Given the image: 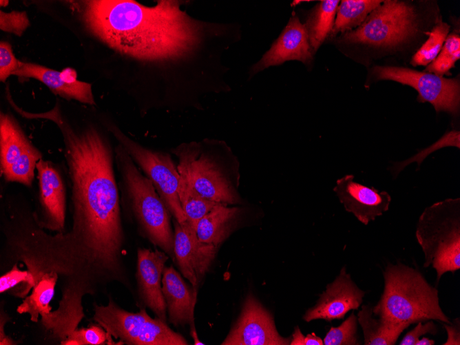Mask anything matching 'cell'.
Returning <instances> with one entry per match:
<instances>
[{"mask_svg":"<svg viewBox=\"0 0 460 345\" xmlns=\"http://www.w3.org/2000/svg\"><path fill=\"white\" fill-rule=\"evenodd\" d=\"M34 118L60 130L72 185L73 223L67 233L49 235L52 247L92 283L121 278L124 242L114 155L105 135L90 124L74 128L56 103Z\"/></svg>","mask_w":460,"mask_h":345,"instance_id":"1","label":"cell"},{"mask_svg":"<svg viewBox=\"0 0 460 345\" xmlns=\"http://www.w3.org/2000/svg\"><path fill=\"white\" fill-rule=\"evenodd\" d=\"M87 29L109 48L141 60L182 55L198 42L200 27L176 1L145 6L131 0L76 3Z\"/></svg>","mask_w":460,"mask_h":345,"instance_id":"2","label":"cell"},{"mask_svg":"<svg viewBox=\"0 0 460 345\" xmlns=\"http://www.w3.org/2000/svg\"><path fill=\"white\" fill-rule=\"evenodd\" d=\"M171 151L178 158L180 176L200 196L227 205L242 203L237 190L238 163L224 143L209 140L190 142Z\"/></svg>","mask_w":460,"mask_h":345,"instance_id":"3","label":"cell"},{"mask_svg":"<svg viewBox=\"0 0 460 345\" xmlns=\"http://www.w3.org/2000/svg\"><path fill=\"white\" fill-rule=\"evenodd\" d=\"M384 279L383 293L372 306L373 315L396 324L410 326L427 320L451 324L439 305L438 290L418 269L399 262L390 264L384 271Z\"/></svg>","mask_w":460,"mask_h":345,"instance_id":"4","label":"cell"},{"mask_svg":"<svg viewBox=\"0 0 460 345\" xmlns=\"http://www.w3.org/2000/svg\"><path fill=\"white\" fill-rule=\"evenodd\" d=\"M114 162L123 193L140 231L153 244L175 258L169 211L154 185L120 144L114 150Z\"/></svg>","mask_w":460,"mask_h":345,"instance_id":"5","label":"cell"},{"mask_svg":"<svg viewBox=\"0 0 460 345\" xmlns=\"http://www.w3.org/2000/svg\"><path fill=\"white\" fill-rule=\"evenodd\" d=\"M415 236L424 254V266L436 270L437 281L460 268V198H447L425 208Z\"/></svg>","mask_w":460,"mask_h":345,"instance_id":"6","label":"cell"},{"mask_svg":"<svg viewBox=\"0 0 460 345\" xmlns=\"http://www.w3.org/2000/svg\"><path fill=\"white\" fill-rule=\"evenodd\" d=\"M93 320L108 335L133 345H187L180 334L172 331L158 317L152 318L141 309L138 313L127 311L112 300L106 306H94Z\"/></svg>","mask_w":460,"mask_h":345,"instance_id":"7","label":"cell"},{"mask_svg":"<svg viewBox=\"0 0 460 345\" xmlns=\"http://www.w3.org/2000/svg\"><path fill=\"white\" fill-rule=\"evenodd\" d=\"M418 25L417 16L411 5L397 0L383 1L359 27L342 34L339 40L392 48L414 36Z\"/></svg>","mask_w":460,"mask_h":345,"instance_id":"8","label":"cell"},{"mask_svg":"<svg viewBox=\"0 0 460 345\" xmlns=\"http://www.w3.org/2000/svg\"><path fill=\"white\" fill-rule=\"evenodd\" d=\"M105 126L127 152L140 170L154 185L170 214L180 224L187 222L178 198L180 174L171 155L146 148L107 121Z\"/></svg>","mask_w":460,"mask_h":345,"instance_id":"9","label":"cell"},{"mask_svg":"<svg viewBox=\"0 0 460 345\" xmlns=\"http://www.w3.org/2000/svg\"><path fill=\"white\" fill-rule=\"evenodd\" d=\"M41 152L28 139L19 122L10 114H0V169L6 182L32 185Z\"/></svg>","mask_w":460,"mask_h":345,"instance_id":"10","label":"cell"},{"mask_svg":"<svg viewBox=\"0 0 460 345\" xmlns=\"http://www.w3.org/2000/svg\"><path fill=\"white\" fill-rule=\"evenodd\" d=\"M373 73L377 79L394 81L412 87L419 93L418 101L430 103L437 112L445 111L456 114L459 112L460 86L457 79L393 66H375Z\"/></svg>","mask_w":460,"mask_h":345,"instance_id":"11","label":"cell"},{"mask_svg":"<svg viewBox=\"0 0 460 345\" xmlns=\"http://www.w3.org/2000/svg\"><path fill=\"white\" fill-rule=\"evenodd\" d=\"M36 170L39 182V211L33 213L38 225L43 229L63 233L65 223L66 189L59 167L41 159Z\"/></svg>","mask_w":460,"mask_h":345,"instance_id":"12","label":"cell"},{"mask_svg":"<svg viewBox=\"0 0 460 345\" xmlns=\"http://www.w3.org/2000/svg\"><path fill=\"white\" fill-rule=\"evenodd\" d=\"M290 342L278 334L271 314L249 294L237 322L221 344L286 345Z\"/></svg>","mask_w":460,"mask_h":345,"instance_id":"13","label":"cell"},{"mask_svg":"<svg viewBox=\"0 0 460 345\" xmlns=\"http://www.w3.org/2000/svg\"><path fill=\"white\" fill-rule=\"evenodd\" d=\"M174 256L182 275L196 288L208 270L219 247L199 240L196 230L187 222H174Z\"/></svg>","mask_w":460,"mask_h":345,"instance_id":"14","label":"cell"},{"mask_svg":"<svg viewBox=\"0 0 460 345\" xmlns=\"http://www.w3.org/2000/svg\"><path fill=\"white\" fill-rule=\"evenodd\" d=\"M364 295L344 266L335 280L326 286L316 304L306 311L303 319L307 322L317 319H342L349 311L359 307Z\"/></svg>","mask_w":460,"mask_h":345,"instance_id":"15","label":"cell"},{"mask_svg":"<svg viewBox=\"0 0 460 345\" xmlns=\"http://www.w3.org/2000/svg\"><path fill=\"white\" fill-rule=\"evenodd\" d=\"M354 178L351 174L339 178L333 191L345 209L367 225L388 210L391 196L386 191H379L354 181Z\"/></svg>","mask_w":460,"mask_h":345,"instance_id":"16","label":"cell"},{"mask_svg":"<svg viewBox=\"0 0 460 345\" xmlns=\"http://www.w3.org/2000/svg\"><path fill=\"white\" fill-rule=\"evenodd\" d=\"M168 256L164 251L139 248L136 278L145 304L157 317L166 322L167 307L162 291V275Z\"/></svg>","mask_w":460,"mask_h":345,"instance_id":"17","label":"cell"},{"mask_svg":"<svg viewBox=\"0 0 460 345\" xmlns=\"http://www.w3.org/2000/svg\"><path fill=\"white\" fill-rule=\"evenodd\" d=\"M290 60H297L306 64L312 60L306 27L295 13L270 49L253 66L252 73Z\"/></svg>","mask_w":460,"mask_h":345,"instance_id":"18","label":"cell"},{"mask_svg":"<svg viewBox=\"0 0 460 345\" xmlns=\"http://www.w3.org/2000/svg\"><path fill=\"white\" fill-rule=\"evenodd\" d=\"M162 291L170 323L174 326L189 324L191 334L196 333L194 324L196 288H190L180 274L171 266L163 270Z\"/></svg>","mask_w":460,"mask_h":345,"instance_id":"19","label":"cell"},{"mask_svg":"<svg viewBox=\"0 0 460 345\" xmlns=\"http://www.w3.org/2000/svg\"><path fill=\"white\" fill-rule=\"evenodd\" d=\"M12 75L38 80L54 94L65 99L95 105L92 85L78 80L69 81L65 79L62 72L39 64L21 61L19 69Z\"/></svg>","mask_w":460,"mask_h":345,"instance_id":"20","label":"cell"},{"mask_svg":"<svg viewBox=\"0 0 460 345\" xmlns=\"http://www.w3.org/2000/svg\"><path fill=\"white\" fill-rule=\"evenodd\" d=\"M242 209L221 204L216 206L196 226L200 240L219 247L235 230L241 216Z\"/></svg>","mask_w":460,"mask_h":345,"instance_id":"21","label":"cell"},{"mask_svg":"<svg viewBox=\"0 0 460 345\" xmlns=\"http://www.w3.org/2000/svg\"><path fill=\"white\" fill-rule=\"evenodd\" d=\"M357 322L362 326L365 345H393L408 324H396L373 317L369 304L362 306L357 314Z\"/></svg>","mask_w":460,"mask_h":345,"instance_id":"22","label":"cell"},{"mask_svg":"<svg viewBox=\"0 0 460 345\" xmlns=\"http://www.w3.org/2000/svg\"><path fill=\"white\" fill-rule=\"evenodd\" d=\"M338 0H324L317 3L309 14L304 25L311 52H315L331 32Z\"/></svg>","mask_w":460,"mask_h":345,"instance_id":"23","label":"cell"},{"mask_svg":"<svg viewBox=\"0 0 460 345\" xmlns=\"http://www.w3.org/2000/svg\"><path fill=\"white\" fill-rule=\"evenodd\" d=\"M383 1L343 0L338 6L331 36L344 34L359 27Z\"/></svg>","mask_w":460,"mask_h":345,"instance_id":"24","label":"cell"},{"mask_svg":"<svg viewBox=\"0 0 460 345\" xmlns=\"http://www.w3.org/2000/svg\"><path fill=\"white\" fill-rule=\"evenodd\" d=\"M178 194L187 222L195 230L201 218L221 205L200 196L182 176L180 177Z\"/></svg>","mask_w":460,"mask_h":345,"instance_id":"25","label":"cell"},{"mask_svg":"<svg viewBox=\"0 0 460 345\" xmlns=\"http://www.w3.org/2000/svg\"><path fill=\"white\" fill-rule=\"evenodd\" d=\"M450 29L448 23L440 21L432 30L427 41L414 54L411 64L426 65L430 63L440 52Z\"/></svg>","mask_w":460,"mask_h":345,"instance_id":"26","label":"cell"},{"mask_svg":"<svg viewBox=\"0 0 460 345\" xmlns=\"http://www.w3.org/2000/svg\"><path fill=\"white\" fill-rule=\"evenodd\" d=\"M460 58V36L451 34L446 37L444 45L437 56L428 64L425 71L443 76L454 67Z\"/></svg>","mask_w":460,"mask_h":345,"instance_id":"27","label":"cell"},{"mask_svg":"<svg viewBox=\"0 0 460 345\" xmlns=\"http://www.w3.org/2000/svg\"><path fill=\"white\" fill-rule=\"evenodd\" d=\"M357 317L354 313L337 327H331L326 335L324 345L359 344L357 335Z\"/></svg>","mask_w":460,"mask_h":345,"instance_id":"28","label":"cell"},{"mask_svg":"<svg viewBox=\"0 0 460 345\" xmlns=\"http://www.w3.org/2000/svg\"><path fill=\"white\" fill-rule=\"evenodd\" d=\"M108 339L110 341V344L114 343L101 326L92 325L87 328L76 329L65 340L61 342V344L65 345H100L104 344Z\"/></svg>","mask_w":460,"mask_h":345,"instance_id":"29","label":"cell"},{"mask_svg":"<svg viewBox=\"0 0 460 345\" xmlns=\"http://www.w3.org/2000/svg\"><path fill=\"white\" fill-rule=\"evenodd\" d=\"M30 25L29 18L24 11H0V29L4 32L20 36Z\"/></svg>","mask_w":460,"mask_h":345,"instance_id":"30","label":"cell"},{"mask_svg":"<svg viewBox=\"0 0 460 345\" xmlns=\"http://www.w3.org/2000/svg\"><path fill=\"white\" fill-rule=\"evenodd\" d=\"M21 61L14 56L12 45L4 41L0 42V80L5 82L7 79L17 71Z\"/></svg>","mask_w":460,"mask_h":345,"instance_id":"31","label":"cell"},{"mask_svg":"<svg viewBox=\"0 0 460 345\" xmlns=\"http://www.w3.org/2000/svg\"><path fill=\"white\" fill-rule=\"evenodd\" d=\"M30 275L28 271L20 270L17 265H14L11 270L6 273L0 278V292L6 291L21 284L22 290L19 293L23 297V293L30 282Z\"/></svg>","mask_w":460,"mask_h":345,"instance_id":"32","label":"cell"},{"mask_svg":"<svg viewBox=\"0 0 460 345\" xmlns=\"http://www.w3.org/2000/svg\"><path fill=\"white\" fill-rule=\"evenodd\" d=\"M437 328L432 320H427L425 324L419 322L417 325L408 332L400 342V345H415L419 338L426 333L436 335Z\"/></svg>","mask_w":460,"mask_h":345,"instance_id":"33","label":"cell"},{"mask_svg":"<svg viewBox=\"0 0 460 345\" xmlns=\"http://www.w3.org/2000/svg\"><path fill=\"white\" fill-rule=\"evenodd\" d=\"M291 345H324L323 340L314 333L304 336L298 326L295 327L290 342Z\"/></svg>","mask_w":460,"mask_h":345,"instance_id":"34","label":"cell"},{"mask_svg":"<svg viewBox=\"0 0 460 345\" xmlns=\"http://www.w3.org/2000/svg\"><path fill=\"white\" fill-rule=\"evenodd\" d=\"M452 324L444 323L443 327L447 331L448 339L443 345H460V325L459 319L454 320Z\"/></svg>","mask_w":460,"mask_h":345,"instance_id":"35","label":"cell"},{"mask_svg":"<svg viewBox=\"0 0 460 345\" xmlns=\"http://www.w3.org/2000/svg\"><path fill=\"white\" fill-rule=\"evenodd\" d=\"M435 342L433 339H430L428 337H423L421 339H418L415 345H433Z\"/></svg>","mask_w":460,"mask_h":345,"instance_id":"36","label":"cell"},{"mask_svg":"<svg viewBox=\"0 0 460 345\" xmlns=\"http://www.w3.org/2000/svg\"><path fill=\"white\" fill-rule=\"evenodd\" d=\"M8 1H0L1 6H6L8 4Z\"/></svg>","mask_w":460,"mask_h":345,"instance_id":"37","label":"cell"}]
</instances>
